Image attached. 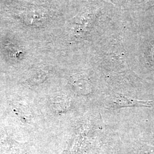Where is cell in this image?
<instances>
[{
  "label": "cell",
  "mask_w": 154,
  "mask_h": 154,
  "mask_svg": "<svg viewBox=\"0 0 154 154\" xmlns=\"http://www.w3.org/2000/svg\"><path fill=\"white\" fill-rule=\"evenodd\" d=\"M7 6L11 12L28 25H41L46 18L44 11L37 6L19 0H9Z\"/></svg>",
  "instance_id": "6da1fadb"
},
{
  "label": "cell",
  "mask_w": 154,
  "mask_h": 154,
  "mask_svg": "<svg viewBox=\"0 0 154 154\" xmlns=\"http://www.w3.org/2000/svg\"><path fill=\"white\" fill-rule=\"evenodd\" d=\"M152 100H139L122 95H114L108 102L109 109H116L123 107H147L152 106Z\"/></svg>",
  "instance_id": "7a4b0ae2"
},
{
  "label": "cell",
  "mask_w": 154,
  "mask_h": 154,
  "mask_svg": "<svg viewBox=\"0 0 154 154\" xmlns=\"http://www.w3.org/2000/svg\"><path fill=\"white\" fill-rule=\"evenodd\" d=\"M46 77L45 73L40 70H36L30 75L28 79V82L30 83L32 85H36L37 83L42 82Z\"/></svg>",
  "instance_id": "3957f363"
},
{
  "label": "cell",
  "mask_w": 154,
  "mask_h": 154,
  "mask_svg": "<svg viewBox=\"0 0 154 154\" xmlns=\"http://www.w3.org/2000/svg\"><path fill=\"white\" fill-rule=\"evenodd\" d=\"M151 58H152V61L154 62V45L153 47L151 49Z\"/></svg>",
  "instance_id": "277c9868"
}]
</instances>
